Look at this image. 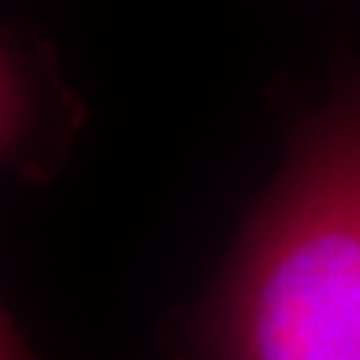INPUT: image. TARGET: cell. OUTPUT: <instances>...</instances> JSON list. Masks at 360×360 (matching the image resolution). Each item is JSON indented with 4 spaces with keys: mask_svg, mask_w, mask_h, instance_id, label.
Returning <instances> with one entry per match:
<instances>
[{
    "mask_svg": "<svg viewBox=\"0 0 360 360\" xmlns=\"http://www.w3.org/2000/svg\"><path fill=\"white\" fill-rule=\"evenodd\" d=\"M187 360H360V75L294 134L193 312Z\"/></svg>",
    "mask_w": 360,
    "mask_h": 360,
    "instance_id": "1",
    "label": "cell"
},
{
    "mask_svg": "<svg viewBox=\"0 0 360 360\" xmlns=\"http://www.w3.org/2000/svg\"><path fill=\"white\" fill-rule=\"evenodd\" d=\"M86 107L67 86L56 51L35 30L6 25L0 38V160L13 179L46 184L70 160Z\"/></svg>",
    "mask_w": 360,
    "mask_h": 360,
    "instance_id": "2",
    "label": "cell"
},
{
    "mask_svg": "<svg viewBox=\"0 0 360 360\" xmlns=\"http://www.w3.org/2000/svg\"><path fill=\"white\" fill-rule=\"evenodd\" d=\"M0 360H38L22 326L8 309L3 312V328H0Z\"/></svg>",
    "mask_w": 360,
    "mask_h": 360,
    "instance_id": "3",
    "label": "cell"
}]
</instances>
